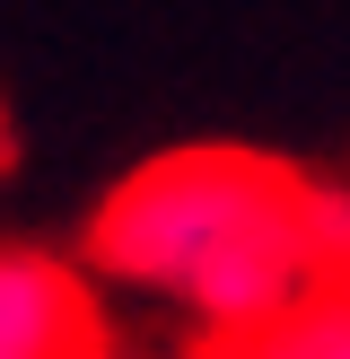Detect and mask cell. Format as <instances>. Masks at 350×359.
<instances>
[{
	"label": "cell",
	"mask_w": 350,
	"mask_h": 359,
	"mask_svg": "<svg viewBox=\"0 0 350 359\" xmlns=\"http://www.w3.org/2000/svg\"><path fill=\"white\" fill-rule=\"evenodd\" d=\"M88 263L122 290L184 307L202 342H219L342 280L350 193H324L272 149H158L97 202Z\"/></svg>",
	"instance_id": "1"
},
{
	"label": "cell",
	"mask_w": 350,
	"mask_h": 359,
	"mask_svg": "<svg viewBox=\"0 0 350 359\" xmlns=\"http://www.w3.org/2000/svg\"><path fill=\"white\" fill-rule=\"evenodd\" d=\"M0 359H105V307L79 263L0 245Z\"/></svg>",
	"instance_id": "2"
},
{
	"label": "cell",
	"mask_w": 350,
	"mask_h": 359,
	"mask_svg": "<svg viewBox=\"0 0 350 359\" xmlns=\"http://www.w3.org/2000/svg\"><path fill=\"white\" fill-rule=\"evenodd\" d=\"M202 359H350V290L324 280V290H307L298 307L202 342Z\"/></svg>",
	"instance_id": "3"
},
{
	"label": "cell",
	"mask_w": 350,
	"mask_h": 359,
	"mask_svg": "<svg viewBox=\"0 0 350 359\" xmlns=\"http://www.w3.org/2000/svg\"><path fill=\"white\" fill-rule=\"evenodd\" d=\"M342 290H350V263H342Z\"/></svg>",
	"instance_id": "4"
},
{
	"label": "cell",
	"mask_w": 350,
	"mask_h": 359,
	"mask_svg": "<svg viewBox=\"0 0 350 359\" xmlns=\"http://www.w3.org/2000/svg\"><path fill=\"white\" fill-rule=\"evenodd\" d=\"M105 359H114V351H105Z\"/></svg>",
	"instance_id": "5"
}]
</instances>
